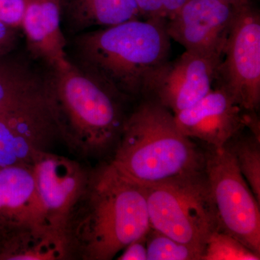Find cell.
Here are the masks:
<instances>
[{
    "label": "cell",
    "instance_id": "20",
    "mask_svg": "<svg viewBox=\"0 0 260 260\" xmlns=\"http://www.w3.org/2000/svg\"><path fill=\"white\" fill-rule=\"evenodd\" d=\"M148 260H201L202 253L165 234L150 229L146 237Z\"/></svg>",
    "mask_w": 260,
    "mask_h": 260
},
{
    "label": "cell",
    "instance_id": "21",
    "mask_svg": "<svg viewBox=\"0 0 260 260\" xmlns=\"http://www.w3.org/2000/svg\"><path fill=\"white\" fill-rule=\"evenodd\" d=\"M189 0H135L140 18L168 20Z\"/></svg>",
    "mask_w": 260,
    "mask_h": 260
},
{
    "label": "cell",
    "instance_id": "8",
    "mask_svg": "<svg viewBox=\"0 0 260 260\" xmlns=\"http://www.w3.org/2000/svg\"><path fill=\"white\" fill-rule=\"evenodd\" d=\"M60 138L51 85L0 116V167L32 166Z\"/></svg>",
    "mask_w": 260,
    "mask_h": 260
},
{
    "label": "cell",
    "instance_id": "19",
    "mask_svg": "<svg viewBox=\"0 0 260 260\" xmlns=\"http://www.w3.org/2000/svg\"><path fill=\"white\" fill-rule=\"evenodd\" d=\"M256 254L230 234L214 232L205 244L201 260H259Z\"/></svg>",
    "mask_w": 260,
    "mask_h": 260
},
{
    "label": "cell",
    "instance_id": "10",
    "mask_svg": "<svg viewBox=\"0 0 260 260\" xmlns=\"http://www.w3.org/2000/svg\"><path fill=\"white\" fill-rule=\"evenodd\" d=\"M237 8L223 0H189L167 20L168 35L185 51L223 56Z\"/></svg>",
    "mask_w": 260,
    "mask_h": 260
},
{
    "label": "cell",
    "instance_id": "22",
    "mask_svg": "<svg viewBox=\"0 0 260 260\" xmlns=\"http://www.w3.org/2000/svg\"><path fill=\"white\" fill-rule=\"evenodd\" d=\"M26 0H0V21L20 28Z\"/></svg>",
    "mask_w": 260,
    "mask_h": 260
},
{
    "label": "cell",
    "instance_id": "3",
    "mask_svg": "<svg viewBox=\"0 0 260 260\" xmlns=\"http://www.w3.org/2000/svg\"><path fill=\"white\" fill-rule=\"evenodd\" d=\"M166 23L134 19L80 34L78 68L129 99L141 97L145 77L170 56Z\"/></svg>",
    "mask_w": 260,
    "mask_h": 260
},
{
    "label": "cell",
    "instance_id": "24",
    "mask_svg": "<svg viewBox=\"0 0 260 260\" xmlns=\"http://www.w3.org/2000/svg\"><path fill=\"white\" fill-rule=\"evenodd\" d=\"M146 237L138 239L126 246L118 256L119 260H148Z\"/></svg>",
    "mask_w": 260,
    "mask_h": 260
},
{
    "label": "cell",
    "instance_id": "7",
    "mask_svg": "<svg viewBox=\"0 0 260 260\" xmlns=\"http://www.w3.org/2000/svg\"><path fill=\"white\" fill-rule=\"evenodd\" d=\"M213 86L246 112L260 105V14L251 3L237 6Z\"/></svg>",
    "mask_w": 260,
    "mask_h": 260
},
{
    "label": "cell",
    "instance_id": "4",
    "mask_svg": "<svg viewBox=\"0 0 260 260\" xmlns=\"http://www.w3.org/2000/svg\"><path fill=\"white\" fill-rule=\"evenodd\" d=\"M51 86L60 137L86 156L107 153L119 141L128 98L70 61L51 69Z\"/></svg>",
    "mask_w": 260,
    "mask_h": 260
},
{
    "label": "cell",
    "instance_id": "9",
    "mask_svg": "<svg viewBox=\"0 0 260 260\" xmlns=\"http://www.w3.org/2000/svg\"><path fill=\"white\" fill-rule=\"evenodd\" d=\"M222 56L185 51L164 61L145 77L141 99L158 103L177 114L205 97L213 88Z\"/></svg>",
    "mask_w": 260,
    "mask_h": 260
},
{
    "label": "cell",
    "instance_id": "13",
    "mask_svg": "<svg viewBox=\"0 0 260 260\" xmlns=\"http://www.w3.org/2000/svg\"><path fill=\"white\" fill-rule=\"evenodd\" d=\"M51 225L31 166L0 167V236L23 225Z\"/></svg>",
    "mask_w": 260,
    "mask_h": 260
},
{
    "label": "cell",
    "instance_id": "2",
    "mask_svg": "<svg viewBox=\"0 0 260 260\" xmlns=\"http://www.w3.org/2000/svg\"><path fill=\"white\" fill-rule=\"evenodd\" d=\"M141 99L128 114L110 162L112 167L145 187L203 174L206 153L181 133L170 111Z\"/></svg>",
    "mask_w": 260,
    "mask_h": 260
},
{
    "label": "cell",
    "instance_id": "16",
    "mask_svg": "<svg viewBox=\"0 0 260 260\" xmlns=\"http://www.w3.org/2000/svg\"><path fill=\"white\" fill-rule=\"evenodd\" d=\"M11 54L0 56V115L37 96L50 83V74Z\"/></svg>",
    "mask_w": 260,
    "mask_h": 260
},
{
    "label": "cell",
    "instance_id": "18",
    "mask_svg": "<svg viewBox=\"0 0 260 260\" xmlns=\"http://www.w3.org/2000/svg\"><path fill=\"white\" fill-rule=\"evenodd\" d=\"M240 133L225 146L234 155L243 177L260 203V139L252 133L246 137H240Z\"/></svg>",
    "mask_w": 260,
    "mask_h": 260
},
{
    "label": "cell",
    "instance_id": "12",
    "mask_svg": "<svg viewBox=\"0 0 260 260\" xmlns=\"http://www.w3.org/2000/svg\"><path fill=\"white\" fill-rule=\"evenodd\" d=\"M252 113L245 112L226 92L215 88L174 116L183 134L218 149L246 128Z\"/></svg>",
    "mask_w": 260,
    "mask_h": 260
},
{
    "label": "cell",
    "instance_id": "17",
    "mask_svg": "<svg viewBox=\"0 0 260 260\" xmlns=\"http://www.w3.org/2000/svg\"><path fill=\"white\" fill-rule=\"evenodd\" d=\"M67 13L70 26L77 32L140 18L135 0H70Z\"/></svg>",
    "mask_w": 260,
    "mask_h": 260
},
{
    "label": "cell",
    "instance_id": "25",
    "mask_svg": "<svg viewBox=\"0 0 260 260\" xmlns=\"http://www.w3.org/2000/svg\"><path fill=\"white\" fill-rule=\"evenodd\" d=\"M223 1L230 3V4L234 5V6H240V5L251 3L252 0H223Z\"/></svg>",
    "mask_w": 260,
    "mask_h": 260
},
{
    "label": "cell",
    "instance_id": "1",
    "mask_svg": "<svg viewBox=\"0 0 260 260\" xmlns=\"http://www.w3.org/2000/svg\"><path fill=\"white\" fill-rule=\"evenodd\" d=\"M150 229L144 186L123 177L109 162L90 172L64 234L70 259L111 260Z\"/></svg>",
    "mask_w": 260,
    "mask_h": 260
},
{
    "label": "cell",
    "instance_id": "15",
    "mask_svg": "<svg viewBox=\"0 0 260 260\" xmlns=\"http://www.w3.org/2000/svg\"><path fill=\"white\" fill-rule=\"evenodd\" d=\"M63 259H70L66 237L51 225H23L0 236V260Z\"/></svg>",
    "mask_w": 260,
    "mask_h": 260
},
{
    "label": "cell",
    "instance_id": "6",
    "mask_svg": "<svg viewBox=\"0 0 260 260\" xmlns=\"http://www.w3.org/2000/svg\"><path fill=\"white\" fill-rule=\"evenodd\" d=\"M205 174L220 229L260 254V203L226 146L206 153Z\"/></svg>",
    "mask_w": 260,
    "mask_h": 260
},
{
    "label": "cell",
    "instance_id": "14",
    "mask_svg": "<svg viewBox=\"0 0 260 260\" xmlns=\"http://www.w3.org/2000/svg\"><path fill=\"white\" fill-rule=\"evenodd\" d=\"M61 0H26L21 26L29 50L51 69L70 62L61 29Z\"/></svg>",
    "mask_w": 260,
    "mask_h": 260
},
{
    "label": "cell",
    "instance_id": "11",
    "mask_svg": "<svg viewBox=\"0 0 260 260\" xmlns=\"http://www.w3.org/2000/svg\"><path fill=\"white\" fill-rule=\"evenodd\" d=\"M31 167L48 222L64 234L68 216L87 185L90 172L75 160L49 151L39 155Z\"/></svg>",
    "mask_w": 260,
    "mask_h": 260
},
{
    "label": "cell",
    "instance_id": "5",
    "mask_svg": "<svg viewBox=\"0 0 260 260\" xmlns=\"http://www.w3.org/2000/svg\"><path fill=\"white\" fill-rule=\"evenodd\" d=\"M145 189L151 229L203 254L210 236L221 230L205 172Z\"/></svg>",
    "mask_w": 260,
    "mask_h": 260
},
{
    "label": "cell",
    "instance_id": "23",
    "mask_svg": "<svg viewBox=\"0 0 260 260\" xmlns=\"http://www.w3.org/2000/svg\"><path fill=\"white\" fill-rule=\"evenodd\" d=\"M18 42V28L0 21V56L11 54Z\"/></svg>",
    "mask_w": 260,
    "mask_h": 260
}]
</instances>
